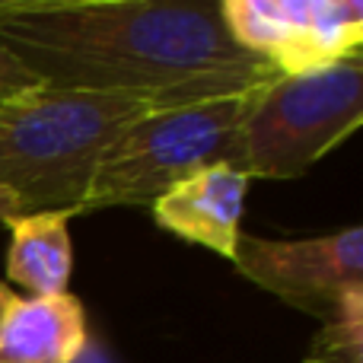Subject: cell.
Masks as SVG:
<instances>
[{
	"label": "cell",
	"instance_id": "obj_1",
	"mask_svg": "<svg viewBox=\"0 0 363 363\" xmlns=\"http://www.w3.org/2000/svg\"><path fill=\"white\" fill-rule=\"evenodd\" d=\"M0 45L35 83L153 108L242 96L281 77L201 0H0Z\"/></svg>",
	"mask_w": 363,
	"mask_h": 363
},
{
	"label": "cell",
	"instance_id": "obj_2",
	"mask_svg": "<svg viewBox=\"0 0 363 363\" xmlns=\"http://www.w3.org/2000/svg\"><path fill=\"white\" fill-rule=\"evenodd\" d=\"M147 99L45 83L0 99V188L19 213H83L108 147L144 115Z\"/></svg>",
	"mask_w": 363,
	"mask_h": 363
},
{
	"label": "cell",
	"instance_id": "obj_3",
	"mask_svg": "<svg viewBox=\"0 0 363 363\" xmlns=\"http://www.w3.org/2000/svg\"><path fill=\"white\" fill-rule=\"evenodd\" d=\"M360 121V55L306 74H281L252 93L230 166L245 179H300Z\"/></svg>",
	"mask_w": 363,
	"mask_h": 363
},
{
	"label": "cell",
	"instance_id": "obj_4",
	"mask_svg": "<svg viewBox=\"0 0 363 363\" xmlns=\"http://www.w3.org/2000/svg\"><path fill=\"white\" fill-rule=\"evenodd\" d=\"M252 93L157 108L134 121L102 157L83 213L102 207H150L194 172L220 163L230 166Z\"/></svg>",
	"mask_w": 363,
	"mask_h": 363
},
{
	"label": "cell",
	"instance_id": "obj_5",
	"mask_svg": "<svg viewBox=\"0 0 363 363\" xmlns=\"http://www.w3.org/2000/svg\"><path fill=\"white\" fill-rule=\"evenodd\" d=\"M226 32L281 74H306L357 57L363 4L357 0H226Z\"/></svg>",
	"mask_w": 363,
	"mask_h": 363
},
{
	"label": "cell",
	"instance_id": "obj_6",
	"mask_svg": "<svg viewBox=\"0 0 363 363\" xmlns=\"http://www.w3.org/2000/svg\"><path fill=\"white\" fill-rule=\"evenodd\" d=\"M233 264L262 290L322 319L354 290H363V230L345 226L313 239L239 236Z\"/></svg>",
	"mask_w": 363,
	"mask_h": 363
},
{
	"label": "cell",
	"instance_id": "obj_7",
	"mask_svg": "<svg viewBox=\"0 0 363 363\" xmlns=\"http://www.w3.org/2000/svg\"><path fill=\"white\" fill-rule=\"evenodd\" d=\"M245 191H249V179L233 166L220 163L172 185L153 201L150 211L160 230L185 242L204 245L233 262L236 242L242 236Z\"/></svg>",
	"mask_w": 363,
	"mask_h": 363
},
{
	"label": "cell",
	"instance_id": "obj_8",
	"mask_svg": "<svg viewBox=\"0 0 363 363\" xmlns=\"http://www.w3.org/2000/svg\"><path fill=\"white\" fill-rule=\"evenodd\" d=\"M86 347V313L70 294L16 296L0 322V363H77Z\"/></svg>",
	"mask_w": 363,
	"mask_h": 363
},
{
	"label": "cell",
	"instance_id": "obj_9",
	"mask_svg": "<svg viewBox=\"0 0 363 363\" xmlns=\"http://www.w3.org/2000/svg\"><path fill=\"white\" fill-rule=\"evenodd\" d=\"M70 213H19L10 217V249H6V277L29 296L67 294L74 249H70Z\"/></svg>",
	"mask_w": 363,
	"mask_h": 363
},
{
	"label": "cell",
	"instance_id": "obj_10",
	"mask_svg": "<svg viewBox=\"0 0 363 363\" xmlns=\"http://www.w3.org/2000/svg\"><path fill=\"white\" fill-rule=\"evenodd\" d=\"M360 338H363V290H354L332 309L306 363H360Z\"/></svg>",
	"mask_w": 363,
	"mask_h": 363
},
{
	"label": "cell",
	"instance_id": "obj_11",
	"mask_svg": "<svg viewBox=\"0 0 363 363\" xmlns=\"http://www.w3.org/2000/svg\"><path fill=\"white\" fill-rule=\"evenodd\" d=\"M32 77L26 74V67L16 61V57L10 55V51L0 45V99H6V96H13V93H19V89H26V86H32Z\"/></svg>",
	"mask_w": 363,
	"mask_h": 363
},
{
	"label": "cell",
	"instance_id": "obj_12",
	"mask_svg": "<svg viewBox=\"0 0 363 363\" xmlns=\"http://www.w3.org/2000/svg\"><path fill=\"white\" fill-rule=\"evenodd\" d=\"M10 217H19V211H16V204H13V198L10 194L4 191V188H0V220H10Z\"/></svg>",
	"mask_w": 363,
	"mask_h": 363
},
{
	"label": "cell",
	"instance_id": "obj_13",
	"mask_svg": "<svg viewBox=\"0 0 363 363\" xmlns=\"http://www.w3.org/2000/svg\"><path fill=\"white\" fill-rule=\"evenodd\" d=\"M13 300H16V294H13L6 284H0V322H4V315H6V309H10Z\"/></svg>",
	"mask_w": 363,
	"mask_h": 363
}]
</instances>
